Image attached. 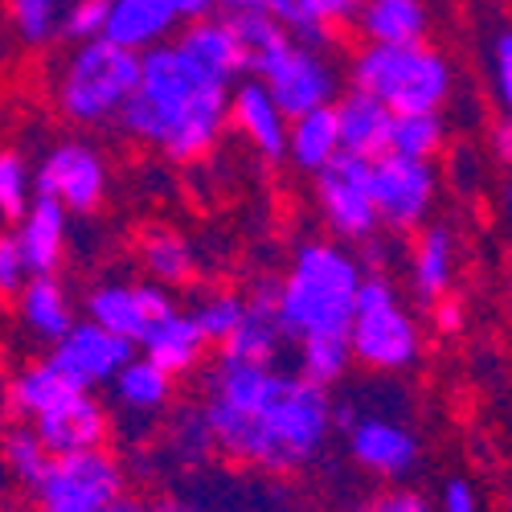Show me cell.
I'll return each instance as SVG.
<instances>
[{"instance_id":"obj_23","label":"cell","mask_w":512,"mask_h":512,"mask_svg":"<svg viewBox=\"0 0 512 512\" xmlns=\"http://www.w3.org/2000/svg\"><path fill=\"white\" fill-rule=\"evenodd\" d=\"M205 345H209V340L201 336L193 312H177V308L168 312V316H160V320L144 332V340H140L144 357H148L152 365H160L173 381L185 377V373H193V369L201 365Z\"/></svg>"},{"instance_id":"obj_12","label":"cell","mask_w":512,"mask_h":512,"mask_svg":"<svg viewBox=\"0 0 512 512\" xmlns=\"http://www.w3.org/2000/svg\"><path fill=\"white\" fill-rule=\"evenodd\" d=\"M82 308H87V320L111 328L115 336L132 340V345L140 349L144 332L168 316L177 304L173 295H168V287L152 283V279H140V283H119V279H103L87 291V300H82Z\"/></svg>"},{"instance_id":"obj_3","label":"cell","mask_w":512,"mask_h":512,"mask_svg":"<svg viewBox=\"0 0 512 512\" xmlns=\"http://www.w3.org/2000/svg\"><path fill=\"white\" fill-rule=\"evenodd\" d=\"M365 267L345 242L308 238L291 254V267L275 287V316L287 340L316 332H345L357 308Z\"/></svg>"},{"instance_id":"obj_4","label":"cell","mask_w":512,"mask_h":512,"mask_svg":"<svg viewBox=\"0 0 512 512\" xmlns=\"http://www.w3.org/2000/svg\"><path fill=\"white\" fill-rule=\"evenodd\" d=\"M349 87L381 99L394 115L443 111L455 91V70L431 41H410V46L365 41L349 58Z\"/></svg>"},{"instance_id":"obj_28","label":"cell","mask_w":512,"mask_h":512,"mask_svg":"<svg viewBox=\"0 0 512 512\" xmlns=\"http://www.w3.org/2000/svg\"><path fill=\"white\" fill-rule=\"evenodd\" d=\"M238 41H242V54H246V74L250 78H263L295 41L291 33L267 13V9H250V13H226Z\"/></svg>"},{"instance_id":"obj_10","label":"cell","mask_w":512,"mask_h":512,"mask_svg":"<svg viewBox=\"0 0 512 512\" xmlns=\"http://www.w3.org/2000/svg\"><path fill=\"white\" fill-rule=\"evenodd\" d=\"M33 193L54 197L70 218H91L107 197V160L87 140H62L33 168Z\"/></svg>"},{"instance_id":"obj_20","label":"cell","mask_w":512,"mask_h":512,"mask_svg":"<svg viewBox=\"0 0 512 512\" xmlns=\"http://www.w3.org/2000/svg\"><path fill=\"white\" fill-rule=\"evenodd\" d=\"M455 230L447 222H426L410 246V291L422 308H431L435 300L451 291L455 283Z\"/></svg>"},{"instance_id":"obj_19","label":"cell","mask_w":512,"mask_h":512,"mask_svg":"<svg viewBox=\"0 0 512 512\" xmlns=\"http://www.w3.org/2000/svg\"><path fill=\"white\" fill-rule=\"evenodd\" d=\"M332 111H336V127H340V152L361 156V160H377L390 152L394 111L381 99L349 87L345 95L332 99Z\"/></svg>"},{"instance_id":"obj_37","label":"cell","mask_w":512,"mask_h":512,"mask_svg":"<svg viewBox=\"0 0 512 512\" xmlns=\"http://www.w3.org/2000/svg\"><path fill=\"white\" fill-rule=\"evenodd\" d=\"M107 9H111V0H66V5H62V17H58V33H54V37L70 41V46H82V41L103 37Z\"/></svg>"},{"instance_id":"obj_26","label":"cell","mask_w":512,"mask_h":512,"mask_svg":"<svg viewBox=\"0 0 512 512\" xmlns=\"http://www.w3.org/2000/svg\"><path fill=\"white\" fill-rule=\"evenodd\" d=\"M340 156V127L332 107H316L308 115H295L287 123V160L304 177H316L324 164Z\"/></svg>"},{"instance_id":"obj_39","label":"cell","mask_w":512,"mask_h":512,"mask_svg":"<svg viewBox=\"0 0 512 512\" xmlns=\"http://www.w3.org/2000/svg\"><path fill=\"white\" fill-rule=\"evenodd\" d=\"M29 267H25V254L13 238V230L0 234V300H17V291L25 287Z\"/></svg>"},{"instance_id":"obj_9","label":"cell","mask_w":512,"mask_h":512,"mask_svg":"<svg viewBox=\"0 0 512 512\" xmlns=\"http://www.w3.org/2000/svg\"><path fill=\"white\" fill-rule=\"evenodd\" d=\"M312 193H316L320 218L336 234V242H369L381 230L373 213V197H369V160L340 152L312 177Z\"/></svg>"},{"instance_id":"obj_24","label":"cell","mask_w":512,"mask_h":512,"mask_svg":"<svg viewBox=\"0 0 512 512\" xmlns=\"http://www.w3.org/2000/svg\"><path fill=\"white\" fill-rule=\"evenodd\" d=\"M17 312H21V324L37 340H46V345H58L78 320L70 291L58 275H29L25 287L17 291Z\"/></svg>"},{"instance_id":"obj_22","label":"cell","mask_w":512,"mask_h":512,"mask_svg":"<svg viewBox=\"0 0 512 512\" xmlns=\"http://www.w3.org/2000/svg\"><path fill=\"white\" fill-rule=\"evenodd\" d=\"M173 29H177V13L168 0H111L103 37L132 54H144L152 46H164Z\"/></svg>"},{"instance_id":"obj_6","label":"cell","mask_w":512,"mask_h":512,"mask_svg":"<svg viewBox=\"0 0 512 512\" xmlns=\"http://www.w3.org/2000/svg\"><path fill=\"white\" fill-rule=\"evenodd\" d=\"M353 361L373 373H402L422 353L418 320L402 308L398 287L386 271H369L357 291V308L345 328Z\"/></svg>"},{"instance_id":"obj_33","label":"cell","mask_w":512,"mask_h":512,"mask_svg":"<svg viewBox=\"0 0 512 512\" xmlns=\"http://www.w3.org/2000/svg\"><path fill=\"white\" fill-rule=\"evenodd\" d=\"M33 201V168L17 148H0V222L17 226Z\"/></svg>"},{"instance_id":"obj_45","label":"cell","mask_w":512,"mask_h":512,"mask_svg":"<svg viewBox=\"0 0 512 512\" xmlns=\"http://www.w3.org/2000/svg\"><path fill=\"white\" fill-rule=\"evenodd\" d=\"M500 218H504V226H508V234H512V173H508L504 185H500Z\"/></svg>"},{"instance_id":"obj_41","label":"cell","mask_w":512,"mask_h":512,"mask_svg":"<svg viewBox=\"0 0 512 512\" xmlns=\"http://www.w3.org/2000/svg\"><path fill=\"white\" fill-rule=\"evenodd\" d=\"M357 512H435V508H431V500H422L418 492H386V496L369 500Z\"/></svg>"},{"instance_id":"obj_25","label":"cell","mask_w":512,"mask_h":512,"mask_svg":"<svg viewBox=\"0 0 512 512\" xmlns=\"http://www.w3.org/2000/svg\"><path fill=\"white\" fill-rule=\"evenodd\" d=\"M357 29L369 46H410V41H426L431 13L422 0H365Z\"/></svg>"},{"instance_id":"obj_34","label":"cell","mask_w":512,"mask_h":512,"mask_svg":"<svg viewBox=\"0 0 512 512\" xmlns=\"http://www.w3.org/2000/svg\"><path fill=\"white\" fill-rule=\"evenodd\" d=\"M242 316H246V295H238V291H209L193 308V320L209 345H222V340L242 324Z\"/></svg>"},{"instance_id":"obj_18","label":"cell","mask_w":512,"mask_h":512,"mask_svg":"<svg viewBox=\"0 0 512 512\" xmlns=\"http://www.w3.org/2000/svg\"><path fill=\"white\" fill-rule=\"evenodd\" d=\"M13 238L25 254L29 275H58L66 263V246H70V213L54 197L33 193Z\"/></svg>"},{"instance_id":"obj_40","label":"cell","mask_w":512,"mask_h":512,"mask_svg":"<svg viewBox=\"0 0 512 512\" xmlns=\"http://www.w3.org/2000/svg\"><path fill=\"white\" fill-rule=\"evenodd\" d=\"M431 324L443 332V336H459L467 328V304L459 300V295H443V300L431 304Z\"/></svg>"},{"instance_id":"obj_14","label":"cell","mask_w":512,"mask_h":512,"mask_svg":"<svg viewBox=\"0 0 512 512\" xmlns=\"http://www.w3.org/2000/svg\"><path fill=\"white\" fill-rule=\"evenodd\" d=\"M349 455L361 472L381 476V480H402L406 472H414L418 463V435L406 422L386 418V414H357V422L349 426Z\"/></svg>"},{"instance_id":"obj_50","label":"cell","mask_w":512,"mask_h":512,"mask_svg":"<svg viewBox=\"0 0 512 512\" xmlns=\"http://www.w3.org/2000/svg\"><path fill=\"white\" fill-rule=\"evenodd\" d=\"M508 508H512V492H508Z\"/></svg>"},{"instance_id":"obj_42","label":"cell","mask_w":512,"mask_h":512,"mask_svg":"<svg viewBox=\"0 0 512 512\" xmlns=\"http://www.w3.org/2000/svg\"><path fill=\"white\" fill-rule=\"evenodd\" d=\"M435 512H480V496L467 480H447Z\"/></svg>"},{"instance_id":"obj_11","label":"cell","mask_w":512,"mask_h":512,"mask_svg":"<svg viewBox=\"0 0 512 512\" xmlns=\"http://www.w3.org/2000/svg\"><path fill=\"white\" fill-rule=\"evenodd\" d=\"M136 357L132 340L115 336L111 328L95 324V320H74V328L50 345V365L58 373H66V381H74L78 390H99L111 386V377Z\"/></svg>"},{"instance_id":"obj_16","label":"cell","mask_w":512,"mask_h":512,"mask_svg":"<svg viewBox=\"0 0 512 512\" xmlns=\"http://www.w3.org/2000/svg\"><path fill=\"white\" fill-rule=\"evenodd\" d=\"M37 439L46 443L50 455H74V451H95L107 443V410L91 390H78L66 402H58L50 414L29 422Z\"/></svg>"},{"instance_id":"obj_1","label":"cell","mask_w":512,"mask_h":512,"mask_svg":"<svg viewBox=\"0 0 512 512\" xmlns=\"http://www.w3.org/2000/svg\"><path fill=\"white\" fill-rule=\"evenodd\" d=\"M201 418L222 455L263 472H295L332 435V394L300 373L218 357L205 373Z\"/></svg>"},{"instance_id":"obj_32","label":"cell","mask_w":512,"mask_h":512,"mask_svg":"<svg viewBox=\"0 0 512 512\" xmlns=\"http://www.w3.org/2000/svg\"><path fill=\"white\" fill-rule=\"evenodd\" d=\"M451 127L443 111H414V115H394V132H390V152L406 160H439L447 152Z\"/></svg>"},{"instance_id":"obj_13","label":"cell","mask_w":512,"mask_h":512,"mask_svg":"<svg viewBox=\"0 0 512 512\" xmlns=\"http://www.w3.org/2000/svg\"><path fill=\"white\" fill-rule=\"evenodd\" d=\"M259 82L271 91V99L283 107L287 119L308 115L316 107H332V99L340 95V74L328 50H312V46H300V41Z\"/></svg>"},{"instance_id":"obj_47","label":"cell","mask_w":512,"mask_h":512,"mask_svg":"<svg viewBox=\"0 0 512 512\" xmlns=\"http://www.w3.org/2000/svg\"><path fill=\"white\" fill-rule=\"evenodd\" d=\"M103 512H148L140 500H132V496H119V500H111Z\"/></svg>"},{"instance_id":"obj_43","label":"cell","mask_w":512,"mask_h":512,"mask_svg":"<svg viewBox=\"0 0 512 512\" xmlns=\"http://www.w3.org/2000/svg\"><path fill=\"white\" fill-rule=\"evenodd\" d=\"M488 148H492L496 164H504L508 173H512V115H508V111H500V115L492 119V127H488Z\"/></svg>"},{"instance_id":"obj_5","label":"cell","mask_w":512,"mask_h":512,"mask_svg":"<svg viewBox=\"0 0 512 512\" xmlns=\"http://www.w3.org/2000/svg\"><path fill=\"white\" fill-rule=\"evenodd\" d=\"M136 82H140V54L115 46L107 37H95L74 46V54L66 58L54 87V103L62 119L74 127H103L132 99Z\"/></svg>"},{"instance_id":"obj_8","label":"cell","mask_w":512,"mask_h":512,"mask_svg":"<svg viewBox=\"0 0 512 512\" xmlns=\"http://www.w3.org/2000/svg\"><path fill=\"white\" fill-rule=\"evenodd\" d=\"M369 197L381 230H422L439 197V173L431 160H406L398 152H386L369 160Z\"/></svg>"},{"instance_id":"obj_49","label":"cell","mask_w":512,"mask_h":512,"mask_svg":"<svg viewBox=\"0 0 512 512\" xmlns=\"http://www.w3.org/2000/svg\"><path fill=\"white\" fill-rule=\"evenodd\" d=\"M271 512H287V508H271Z\"/></svg>"},{"instance_id":"obj_36","label":"cell","mask_w":512,"mask_h":512,"mask_svg":"<svg viewBox=\"0 0 512 512\" xmlns=\"http://www.w3.org/2000/svg\"><path fill=\"white\" fill-rule=\"evenodd\" d=\"M5 463L13 467V476H17L21 484L33 488V484L41 480V472H46L50 451H46V443L37 439L33 426H13V431L5 435Z\"/></svg>"},{"instance_id":"obj_31","label":"cell","mask_w":512,"mask_h":512,"mask_svg":"<svg viewBox=\"0 0 512 512\" xmlns=\"http://www.w3.org/2000/svg\"><path fill=\"white\" fill-rule=\"evenodd\" d=\"M349 365H353V349L345 332H316L295 340V373L320 390H332L336 381H345Z\"/></svg>"},{"instance_id":"obj_7","label":"cell","mask_w":512,"mask_h":512,"mask_svg":"<svg viewBox=\"0 0 512 512\" xmlns=\"http://www.w3.org/2000/svg\"><path fill=\"white\" fill-rule=\"evenodd\" d=\"M41 512H103L123 496V467L111 451H74L50 455L46 472L33 484Z\"/></svg>"},{"instance_id":"obj_38","label":"cell","mask_w":512,"mask_h":512,"mask_svg":"<svg viewBox=\"0 0 512 512\" xmlns=\"http://www.w3.org/2000/svg\"><path fill=\"white\" fill-rule=\"evenodd\" d=\"M488 74H492V103L512 115V25H500L492 33Z\"/></svg>"},{"instance_id":"obj_30","label":"cell","mask_w":512,"mask_h":512,"mask_svg":"<svg viewBox=\"0 0 512 512\" xmlns=\"http://www.w3.org/2000/svg\"><path fill=\"white\" fill-rule=\"evenodd\" d=\"M70 394H78V386H74V381H66V373H58L50 361H33V365H25V369L9 381V406H13L25 422L50 414V410H54L58 402H66Z\"/></svg>"},{"instance_id":"obj_17","label":"cell","mask_w":512,"mask_h":512,"mask_svg":"<svg viewBox=\"0 0 512 512\" xmlns=\"http://www.w3.org/2000/svg\"><path fill=\"white\" fill-rule=\"evenodd\" d=\"M275 287H279V279L254 283V291L246 295L242 324L222 340V357L250 361V365H275L279 361V353L287 345V332L279 328V316H275Z\"/></svg>"},{"instance_id":"obj_2","label":"cell","mask_w":512,"mask_h":512,"mask_svg":"<svg viewBox=\"0 0 512 512\" xmlns=\"http://www.w3.org/2000/svg\"><path fill=\"white\" fill-rule=\"evenodd\" d=\"M230 87L209 78L177 41L140 54V82L115 115L119 132L173 164H197L226 132Z\"/></svg>"},{"instance_id":"obj_46","label":"cell","mask_w":512,"mask_h":512,"mask_svg":"<svg viewBox=\"0 0 512 512\" xmlns=\"http://www.w3.org/2000/svg\"><path fill=\"white\" fill-rule=\"evenodd\" d=\"M226 13H250V9H267V0H218Z\"/></svg>"},{"instance_id":"obj_35","label":"cell","mask_w":512,"mask_h":512,"mask_svg":"<svg viewBox=\"0 0 512 512\" xmlns=\"http://www.w3.org/2000/svg\"><path fill=\"white\" fill-rule=\"evenodd\" d=\"M62 5L66 0H9V21L25 46H46L58 33Z\"/></svg>"},{"instance_id":"obj_27","label":"cell","mask_w":512,"mask_h":512,"mask_svg":"<svg viewBox=\"0 0 512 512\" xmlns=\"http://www.w3.org/2000/svg\"><path fill=\"white\" fill-rule=\"evenodd\" d=\"M111 398L119 410L127 414H160L168 402H173V377H168L160 365H152L148 357H132L115 377H111Z\"/></svg>"},{"instance_id":"obj_21","label":"cell","mask_w":512,"mask_h":512,"mask_svg":"<svg viewBox=\"0 0 512 512\" xmlns=\"http://www.w3.org/2000/svg\"><path fill=\"white\" fill-rule=\"evenodd\" d=\"M177 46L209 74L234 87L238 78H246V54H242V41L230 25V17H205V21H189L185 33L177 37Z\"/></svg>"},{"instance_id":"obj_29","label":"cell","mask_w":512,"mask_h":512,"mask_svg":"<svg viewBox=\"0 0 512 512\" xmlns=\"http://www.w3.org/2000/svg\"><path fill=\"white\" fill-rule=\"evenodd\" d=\"M140 263H144V275L152 283L173 291V287L193 283V275H197V250L177 230H148L140 238Z\"/></svg>"},{"instance_id":"obj_15","label":"cell","mask_w":512,"mask_h":512,"mask_svg":"<svg viewBox=\"0 0 512 512\" xmlns=\"http://www.w3.org/2000/svg\"><path fill=\"white\" fill-rule=\"evenodd\" d=\"M287 115L283 107L271 99V91L263 87L259 78H238L230 87V111H226V127L259 152L267 164L287 160Z\"/></svg>"},{"instance_id":"obj_48","label":"cell","mask_w":512,"mask_h":512,"mask_svg":"<svg viewBox=\"0 0 512 512\" xmlns=\"http://www.w3.org/2000/svg\"><path fill=\"white\" fill-rule=\"evenodd\" d=\"M148 512H193V508H185V504H160V508H148Z\"/></svg>"},{"instance_id":"obj_44","label":"cell","mask_w":512,"mask_h":512,"mask_svg":"<svg viewBox=\"0 0 512 512\" xmlns=\"http://www.w3.org/2000/svg\"><path fill=\"white\" fill-rule=\"evenodd\" d=\"M168 5H173V13H177V21H205V17H213L218 13L222 5L218 0H168Z\"/></svg>"}]
</instances>
